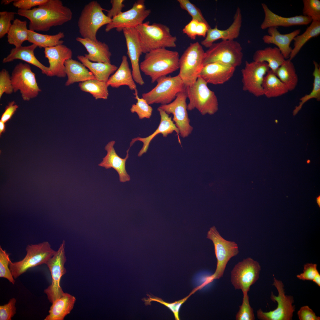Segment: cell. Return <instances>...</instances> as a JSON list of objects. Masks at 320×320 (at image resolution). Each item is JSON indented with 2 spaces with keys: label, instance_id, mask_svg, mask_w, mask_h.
<instances>
[{
  "label": "cell",
  "instance_id": "cell-1",
  "mask_svg": "<svg viewBox=\"0 0 320 320\" xmlns=\"http://www.w3.org/2000/svg\"><path fill=\"white\" fill-rule=\"evenodd\" d=\"M17 14L29 20V30L46 31L53 26L63 25L72 19V12L60 0H48L36 7L24 10L18 9Z\"/></svg>",
  "mask_w": 320,
  "mask_h": 320
},
{
  "label": "cell",
  "instance_id": "cell-2",
  "mask_svg": "<svg viewBox=\"0 0 320 320\" xmlns=\"http://www.w3.org/2000/svg\"><path fill=\"white\" fill-rule=\"evenodd\" d=\"M179 59L177 51L166 48L153 50L145 54L140 64V70L154 83L159 78L179 69Z\"/></svg>",
  "mask_w": 320,
  "mask_h": 320
},
{
  "label": "cell",
  "instance_id": "cell-3",
  "mask_svg": "<svg viewBox=\"0 0 320 320\" xmlns=\"http://www.w3.org/2000/svg\"><path fill=\"white\" fill-rule=\"evenodd\" d=\"M140 41L143 53L160 48H175L177 38L171 33L169 28L161 23L150 24L149 21L136 28Z\"/></svg>",
  "mask_w": 320,
  "mask_h": 320
},
{
  "label": "cell",
  "instance_id": "cell-4",
  "mask_svg": "<svg viewBox=\"0 0 320 320\" xmlns=\"http://www.w3.org/2000/svg\"><path fill=\"white\" fill-rule=\"evenodd\" d=\"M207 84L199 77L192 86L186 87L185 92L189 100L188 111L197 109L203 115H212L218 110L217 97L208 87Z\"/></svg>",
  "mask_w": 320,
  "mask_h": 320
},
{
  "label": "cell",
  "instance_id": "cell-5",
  "mask_svg": "<svg viewBox=\"0 0 320 320\" xmlns=\"http://www.w3.org/2000/svg\"><path fill=\"white\" fill-rule=\"evenodd\" d=\"M205 52L198 42L191 43L179 59L178 74L186 87L193 85L204 66Z\"/></svg>",
  "mask_w": 320,
  "mask_h": 320
},
{
  "label": "cell",
  "instance_id": "cell-6",
  "mask_svg": "<svg viewBox=\"0 0 320 320\" xmlns=\"http://www.w3.org/2000/svg\"><path fill=\"white\" fill-rule=\"evenodd\" d=\"M105 10L96 1H92L83 9L78 21L79 32L81 37L97 40V34L102 26L111 21L103 12Z\"/></svg>",
  "mask_w": 320,
  "mask_h": 320
},
{
  "label": "cell",
  "instance_id": "cell-7",
  "mask_svg": "<svg viewBox=\"0 0 320 320\" xmlns=\"http://www.w3.org/2000/svg\"><path fill=\"white\" fill-rule=\"evenodd\" d=\"M26 254L22 260L14 262L10 260L9 268L15 279L25 272L30 268L46 264L54 255L55 251L47 241L38 244L28 245Z\"/></svg>",
  "mask_w": 320,
  "mask_h": 320
},
{
  "label": "cell",
  "instance_id": "cell-8",
  "mask_svg": "<svg viewBox=\"0 0 320 320\" xmlns=\"http://www.w3.org/2000/svg\"><path fill=\"white\" fill-rule=\"evenodd\" d=\"M156 81L157 84L154 88L142 94V97L149 105L168 104L175 99L178 93L185 91L186 87L178 75L163 76Z\"/></svg>",
  "mask_w": 320,
  "mask_h": 320
},
{
  "label": "cell",
  "instance_id": "cell-9",
  "mask_svg": "<svg viewBox=\"0 0 320 320\" xmlns=\"http://www.w3.org/2000/svg\"><path fill=\"white\" fill-rule=\"evenodd\" d=\"M208 48L205 52L204 65L218 62L236 68L242 63V48L240 44L235 40H222L214 43Z\"/></svg>",
  "mask_w": 320,
  "mask_h": 320
},
{
  "label": "cell",
  "instance_id": "cell-10",
  "mask_svg": "<svg viewBox=\"0 0 320 320\" xmlns=\"http://www.w3.org/2000/svg\"><path fill=\"white\" fill-rule=\"evenodd\" d=\"M207 238L212 241L213 243L217 263L215 273L207 279L206 284L221 277L229 260L239 252L237 244L224 239L215 226L210 228L207 233Z\"/></svg>",
  "mask_w": 320,
  "mask_h": 320
},
{
  "label": "cell",
  "instance_id": "cell-11",
  "mask_svg": "<svg viewBox=\"0 0 320 320\" xmlns=\"http://www.w3.org/2000/svg\"><path fill=\"white\" fill-rule=\"evenodd\" d=\"M273 285L276 289L278 295H275L272 292L271 295V300L277 302V306L276 309L268 312H263L259 309L257 312L258 319L261 320H291L295 310L293 297L285 295L284 285L283 282L273 277Z\"/></svg>",
  "mask_w": 320,
  "mask_h": 320
},
{
  "label": "cell",
  "instance_id": "cell-12",
  "mask_svg": "<svg viewBox=\"0 0 320 320\" xmlns=\"http://www.w3.org/2000/svg\"><path fill=\"white\" fill-rule=\"evenodd\" d=\"M11 79L14 92L19 91L23 99L28 101L37 96L41 90L30 66L20 62L14 68Z\"/></svg>",
  "mask_w": 320,
  "mask_h": 320
},
{
  "label": "cell",
  "instance_id": "cell-13",
  "mask_svg": "<svg viewBox=\"0 0 320 320\" xmlns=\"http://www.w3.org/2000/svg\"><path fill=\"white\" fill-rule=\"evenodd\" d=\"M65 245V241H63L58 250L46 264L50 272L52 280L51 284L44 290V292L51 303L65 293L61 287L60 281L62 276L66 272L64 267L66 260Z\"/></svg>",
  "mask_w": 320,
  "mask_h": 320
},
{
  "label": "cell",
  "instance_id": "cell-14",
  "mask_svg": "<svg viewBox=\"0 0 320 320\" xmlns=\"http://www.w3.org/2000/svg\"><path fill=\"white\" fill-rule=\"evenodd\" d=\"M261 267L259 263L251 257L236 264L231 272V281L236 289L248 293L250 287L259 278Z\"/></svg>",
  "mask_w": 320,
  "mask_h": 320
},
{
  "label": "cell",
  "instance_id": "cell-15",
  "mask_svg": "<svg viewBox=\"0 0 320 320\" xmlns=\"http://www.w3.org/2000/svg\"><path fill=\"white\" fill-rule=\"evenodd\" d=\"M151 12L150 9L146 8L145 0H137L130 9L112 18L111 22L106 25L105 31L108 32L116 28L120 32L126 28H136L143 23Z\"/></svg>",
  "mask_w": 320,
  "mask_h": 320
},
{
  "label": "cell",
  "instance_id": "cell-16",
  "mask_svg": "<svg viewBox=\"0 0 320 320\" xmlns=\"http://www.w3.org/2000/svg\"><path fill=\"white\" fill-rule=\"evenodd\" d=\"M187 98L185 91L182 92L177 94L172 102L159 107L168 115L172 114V120L179 131V135L183 138L188 137L193 129L188 114Z\"/></svg>",
  "mask_w": 320,
  "mask_h": 320
},
{
  "label": "cell",
  "instance_id": "cell-17",
  "mask_svg": "<svg viewBox=\"0 0 320 320\" xmlns=\"http://www.w3.org/2000/svg\"><path fill=\"white\" fill-rule=\"evenodd\" d=\"M270 70L265 62L246 61L245 66L241 70L243 90L256 97L263 95V82Z\"/></svg>",
  "mask_w": 320,
  "mask_h": 320
},
{
  "label": "cell",
  "instance_id": "cell-18",
  "mask_svg": "<svg viewBox=\"0 0 320 320\" xmlns=\"http://www.w3.org/2000/svg\"><path fill=\"white\" fill-rule=\"evenodd\" d=\"M125 38L127 54L130 60L132 75L135 82L141 86L145 82L141 74L139 60L143 52L139 36L136 28H126L123 31Z\"/></svg>",
  "mask_w": 320,
  "mask_h": 320
},
{
  "label": "cell",
  "instance_id": "cell-19",
  "mask_svg": "<svg viewBox=\"0 0 320 320\" xmlns=\"http://www.w3.org/2000/svg\"><path fill=\"white\" fill-rule=\"evenodd\" d=\"M44 52L49 64L48 76L65 77L66 75L65 63L66 60L72 59L73 53L71 50L62 44L45 48Z\"/></svg>",
  "mask_w": 320,
  "mask_h": 320
},
{
  "label": "cell",
  "instance_id": "cell-20",
  "mask_svg": "<svg viewBox=\"0 0 320 320\" xmlns=\"http://www.w3.org/2000/svg\"><path fill=\"white\" fill-rule=\"evenodd\" d=\"M242 19L241 9L238 7L233 21L230 26L225 30L218 29L217 25L214 28H210L208 30L204 39L201 41V45L209 48L215 41L220 39L222 40H234L240 34Z\"/></svg>",
  "mask_w": 320,
  "mask_h": 320
},
{
  "label": "cell",
  "instance_id": "cell-21",
  "mask_svg": "<svg viewBox=\"0 0 320 320\" xmlns=\"http://www.w3.org/2000/svg\"><path fill=\"white\" fill-rule=\"evenodd\" d=\"M157 111L160 116V121L157 129L148 136L145 137H137L134 138L132 139L130 143L129 148L137 141H140L143 143V147L138 154L139 157L141 156L147 152L151 141L158 134H161L164 137H166L169 135L175 132L178 137L179 140H180L179 131L173 121L172 117L159 107Z\"/></svg>",
  "mask_w": 320,
  "mask_h": 320
},
{
  "label": "cell",
  "instance_id": "cell-22",
  "mask_svg": "<svg viewBox=\"0 0 320 320\" xmlns=\"http://www.w3.org/2000/svg\"><path fill=\"white\" fill-rule=\"evenodd\" d=\"M236 68L227 64L216 62L204 65L199 76L207 84H223L233 76Z\"/></svg>",
  "mask_w": 320,
  "mask_h": 320
},
{
  "label": "cell",
  "instance_id": "cell-23",
  "mask_svg": "<svg viewBox=\"0 0 320 320\" xmlns=\"http://www.w3.org/2000/svg\"><path fill=\"white\" fill-rule=\"evenodd\" d=\"M261 5L265 14L264 19L260 25L263 30L271 27L306 25L312 21L310 18L303 15L290 17H282L273 12L265 4L262 3Z\"/></svg>",
  "mask_w": 320,
  "mask_h": 320
},
{
  "label": "cell",
  "instance_id": "cell-24",
  "mask_svg": "<svg viewBox=\"0 0 320 320\" xmlns=\"http://www.w3.org/2000/svg\"><path fill=\"white\" fill-rule=\"evenodd\" d=\"M115 141L112 140L109 142L105 147L107 151L106 155L103 159V161L98 164L99 166L106 169L113 168L118 173L120 182L122 183L129 181L130 176L126 169V163L129 157V148L127 151V155L124 158H122L116 153L114 146Z\"/></svg>",
  "mask_w": 320,
  "mask_h": 320
},
{
  "label": "cell",
  "instance_id": "cell-25",
  "mask_svg": "<svg viewBox=\"0 0 320 320\" xmlns=\"http://www.w3.org/2000/svg\"><path fill=\"white\" fill-rule=\"evenodd\" d=\"M268 34L264 35L262 40L267 44H274L277 46L285 60L289 59L292 50L290 46L294 38L299 35L300 29H297L288 33L282 34L278 31L276 27L268 28Z\"/></svg>",
  "mask_w": 320,
  "mask_h": 320
},
{
  "label": "cell",
  "instance_id": "cell-26",
  "mask_svg": "<svg viewBox=\"0 0 320 320\" xmlns=\"http://www.w3.org/2000/svg\"><path fill=\"white\" fill-rule=\"evenodd\" d=\"M76 39L87 50L88 54H85L84 56L89 60L94 62L111 63V53L108 46L105 43L81 37H77Z\"/></svg>",
  "mask_w": 320,
  "mask_h": 320
},
{
  "label": "cell",
  "instance_id": "cell-27",
  "mask_svg": "<svg viewBox=\"0 0 320 320\" xmlns=\"http://www.w3.org/2000/svg\"><path fill=\"white\" fill-rule=\"evenodd\" d=\"M37 47L32 44L28 46H21L13 48L11 49L9 54L2 60L4 63L19 59L31 64L39 68L41 72L48 76L49 68L42 64L37 59L34 55V51Z\"/></svg>",
  "mask_w": 320,
  "mask_h": 320
},
{
  "label": "cell",
  "instance_id": "cell-28",
  "mask_svg": "<svg viewBox=\"0 0 320 320\" xmlns=\"http://www.w3.org/2000/svg\"><path fill=\"white\" fill-rule=\"evenodd\" d=\"M107 82L109 86L113 88H118L123 85H126L130 90L134 91L135 92L138 91L127 56H122L119 67L110 76Z\"/></svg>",
  "mask_w": 320,
  "mask_h": 320
},
{
  "label": "cell",
  "instance_id": "cell-29",
  "mask_svg": "<svg viewBox=\"0 0 320 320\" xmlns=\"http://www.w3.org/2000/svg\"><path fill=\"white\" fill-rule=\"evenodd\" d=\"M65 71L68 79L65 83L68 86L74 83L96 79L92 73L82 63L71 59L65 63Z\"/></svg>",
  "mask_w": 320,
  "mask_h": 320
},
{
  "label": "cell",
  "instance_id": "cell-30",
  "mask_svg": "<svg viewBox=\"0 0 320 320\" xmlns=\"http://www.w3.org/2000/svg\"><path fill=\"white\" fill-rule=\"evenodd\" d=\"M76 301L74 296L64 293L62 296L52 303L49 311V314L44 320H63L73 309Z\"/></svg>",
  "mask_w": 320,
  "mask_h": 320
},
{
  "label": "cell",
  "instance_id": "cell-31",
  "mask_svg": "<svg viewBox=\"0 0 320 320\" xmlns=\"http://www.w3.org/2000/svg\"><path fill=\"white\" fill-rule=\"evenodd\" d=\"M253 61L264 62L274 73L285 59L277 47H267L256 51L253 55Z\"/></svg>",
  "mask_w": 320,
  "mask_h": 320
},
{
  "label": "cell",
  "instance_id": "cell-32",
  "mask_svg": "<svg viewBox=\"0 0 320 320\" xmlns=\"http://www.w3.org/2000/svg\"><path fill=\"white\" fill-rule=\"evenodd\" d=\"M77 57L92 73L96 79L100 81L107 82L110 76L118 69L116 65L111 63L92 62L84 56L78 55Z\"/></svg>",
  "mask_w": 320,
  "mask_h": 320
},
{
  "label": "cell",
  "instance_id": "cell-33",
  "mask_svg": "<svg viewBox=\"0 0 320 320\" xmlns=\"http://www.w3.org/2000/svg\"><path fill=\"white\" fill-rule=\"evenodd\" d=\"M262 87L263 95L268 98L278 97L289 91L285 85L271 70L264 77Z\"/></svg>",
  "mask_w": 320,
  "mask_h": 320
},
{
  "label": "cell",
  "instance_id": "cell-34",
  "mask_svg": "<svg viewBox=\"0 0 320 320\" xmlns=\"http://www.w3.org/2000/svg\"><path fill=\"white\" fill-rule=\"evenodd\" d=\"M275 74L289 91L295 89L298 82V77L294 65L289 59L285 60Z\"/></svg>",
  "mask_w": 320,
  "mask_h": 320
},
{
  "label": "cell",
  "instance_id": "cell-35",
  "mask_svg": "<svg viewBox=\"0 0 320 320\" xmlns=\"http://www.w3.org/2000/svg\"><path fill=\"white\" fill-rule=\"evenodd\" d=\"M28 41L36 45L40 48H44L63 44L64 41L61 39L65 37L63 32H60L52 35L39 33L28 29Z\"/></svg>",
  "mask_w": 320,
  "mask_h": 320
},
{
  "label": "cell",
  "instance_id": "cell-36",
  "mask_svg": "<svg viewBox=\"0 0 320 320\" xmlns=\"http://www.w3.org/2000/svg\"><path fill=\"white\" fill-rule=\"evenodd\" d=\"M28 30L26 21L15 19L7 34L8 42L16 47L21 46L23 42L28 41Z\"/></svg>",
  "mask_w": 320,
  "mask_h": 320
},
{
  "label": "cell",
  "instance_id": "cell-37",
  "mask_svg": "<svg viewBox=\"0 0 320 320\" xmlns=\"http://www.w3.org/2000/svg\"><path fill=\"white\" fill-rule=\"evenodd\" d=\"M320 34V21H312L302 34L297 35L294 38V47L289 59L292 60L308 41L313 38L317 37Z\"/></svg>",
  "mask_w": 320,
  "mask_h": 320
},
{
  "label": "cell",
  "instance_id": "cell-38",
  "mask_svg": "<svg viewBox=\"0 0 320 320\" xmlns=\"http://www.w3.org/2000/svg\"><path fill=\"white\" fill-rule=\"evenodd\" d=\"M79 86L82 91L90 93L96 100H106L109 96V85L107 82L91 79L80 82Z\"/></svg>",
  "mask_w": 320,
  "mask_h": 320
},
{
  "label": "cell",
  "instance_id": "cell-39",
  "mask_svg": "<svg viewBox=\"0 0 320 320\" xmlns=\"http://www.w3.org/2000/svg\"><path fill=\"white\" fill-rule=\"evenodd\" d=\"M314 70L313 73L314 77L313 87L312 90L308 94H306L300 99L301 101L298 106H296L294 110L293 114L295 116L300 110L304 103L308 100L316 99L317 101L320 100V67L318 63L315 61H313Z\"/></svg>",
  "mask_w": 320,
  "mask_h": 320
},
{
  "label": "cell",
  "instance_id": "cell-40",
  "mask_svg": "<svg viewBox=\"0 0 320 320\" xmlns=\"http://www.w3.org/2000/svg\"><path fill=\"white\" fill-rule=\"evenodd\" d=\"M203 287L202 285L198 286L194 288L190 293L189 294L184 298L172 303H168L163 301L161 298L153 295H151L147 294V295L148 298H144L142 300L145 302L146 305H150L151 302L153 301H156L161 304L168 308L173 313L175 319L180 320L179 316V310L183 304L189 297L199 289H201Z\"/></svg>",
  "mask_w": 320,
  "mask_h": 320
},
{
  "label": "cell",
  "instance_id": "cell-41",
  "mask_svg": "<svg viewBox=\"0 0 320 320\" xmlns=\"http://www.w3.org/2000/svg\"><path fill=\"white\" fill-rule=\"evenodd\" d=\"M211 28L209 24L192 19L182 30L183 33L192 40L197 36L205 37L208 30Z\"/></svg>",
  "mask_w": 320,
  "mask_h": 320
},
{
  "label": "cell",
  "instance_id": "cell-42",
  "mask_svg": "<svg viewBox=\"0 0 320 320\" xmlns=\"http://www.w3.org/2000/svg\"><path fill=\"white\" fill-rule=\"evenodd\" d=\"M135 98L137 100L135 104H133L130 109L132 113H136L140 119L144 118L149 119L151 117L153 112L152 108L148 103L146 100L143 98H140L138 94V91L134 93Z\"/></svg>",
  "mask_w": 320,
  "mask_h": 320
},
{
  "label": "cell",
  "instance_id": "cell-43",
  "mask_svg": "<svg viewBox=\"0 0 320 320\" xmlns=\"http://www.w3.org/2000/svg\"><path fill=\"white\" fill-rule=\"evenodd\" d=\"M303 15L310 18L312 21H320V1L303 0Z\"/></svg>",
  "mask_w": 320,
  "mask_h": 320
},
{
  "label": "cell",
  "instance_id": "cell-44",
  "mask_svg": "<svg viewBox=\"0 0 320 320\" xmlns=\"http://www.w3.org/2000/svg\"><path fill=\"white\" fill-rule=\"evenodd\" d=\"M9 255L5 250L0 247V277L7 279L12 284L15 283L13 277L9 268L10 260Z\"/></svg>",
  "mask_w": 320,
  "mask_h": 320
},
{
  "label": "cell",
  "instance_id": "cell-45",
  "mask_svg": "<svg viewBox=\"0 0 320 320\" xmlns=\"http://www.w3.org/2000/svg\"><path fill=\"white\" fill-rule=\"evenodd\" d=\"M242 303L236 316V320H254L255 318L247 293L243 294Z\"/></svg>",
  "mask_w": 320,
  "mask_h": 320
},
{
  "label": "cell",
  "instance_id": "cell-46",
  "mask_svg": "<svg viewBox=\"0 0 320 320\" xmlns=\"http://www.w3.org/2000/svg\"><path fill=\"white\" fill-rule=\"evenodd\" d=\"M180 6L186 11L192 17V19L209 24L205 19L200 9L188 0H177Z\"/></svg>",
  "mask_w": 320,
  "mask_h": 320
},
{
  "label": "cell",
  "instance_id": "cell-47",
  "mask_svg": "<svg viewBox=\"0 0 320 320\" xmlns=\"http://www.w3.org/2000/svg\"><path fill=\"white\" fill-rule=\"evenodd\" d=\"M16 13L6 11L0 12V38L7 34L14 21Z\"/></svg>",
  "mask_w": 320,
  "mask_h": 320
},
{
  "label": "cell",
  "instance_id": "cell-48",
  "mask_svg": "<svg viewBox=\"0 0 320 320\" xmlns=\"http://www.w3.org/2000/svg\"><path fill=\"white\" fill-rule=\"evenodd\" d=\"M13 92L11 76L7 71L3 69L0 72V98L4 93L9 95Z\"/></svg>",
  "mask_w": 320,
  "mask_h": 320
},
{
  "label": "cell",
  "instance_id": "cell-49",
  "mask_svg": "<svg viewBox=\"0 0 320 320\" xmlns=\"http://www.w3.org/2000/svg\"><path fill=\"white\" fill-rule=\"evenodd\" d=\"M15 298L11 299L7 303L0 306V320H11L16 313Z\"/></svg>",
  "mask_w": 320,
  "mask_h": 320
},
{
  "label": "cell",
  "instance_id": "cell-50",
  "mask_svg": "<svg viewBox=\"0 0 320 320\" xmlns=\"http://www.w3.org/2000/svg\"><path fill=\"white\" fill-rule=\"evenodd\" d=\"M319 273L316 264L307 263L304 265L303 272L297 275L296 277L299 279L303 281H312Z\"/></svg>",
  "mask_w": 320,
  "mask_h": 320
},
{
  "label": "cell",
  "instance_id": "cell-51",
  "mask_svg": "<svg viewBox=\"0 0 320 320\" xmlns=\"http://www.w3.org/2000/svg\"><path fill=\"white\" fill-rule=\"evenodd\" d=\"M48 0H15L13 5L16 7L24 10H30L33 7L38 6L47 1Z\"/></svg>",
  "mask_w": 320,
  "mask_h": 320
},
{
  "label": "cell",
  "instance_id": "cell-52",
  "mask_svg": "<svg viewBox=\"0 0 320 320\" xmlns=\"http://www.w3.org/2000/svg\"><path fill=\"white\" fill-rule=\"evenodd\" d=\"M300 320H320V317L317 316L313 311L308 306L301 307L297 312Z\"/></svg>",
  "mask_w": 320,
  "mask_h": 320
},
{
  "label": "cell",
  "instance_id": "cell-53",
  "mask_svg": "<svg viewBox=\"0 0 320 320\" xmlns=\"http://www.w3.org/2000/svg\"><path fill=\"white\" fill-rule=\"evenodd\" d=\"M124 1V0H111L112 7L109 10H106L107 12V16L112 19L122 12V9L125 6Z\"/></svg>",
  "mask_w": 320,
  "mask_h": 320
},
{
  "label": "cell",
  "instance_id": "cell-54",
  "mask_svg": "<svg viewBox=\"0 0 320 320\" xmlns=\"http://www.w3.org/2000/svg\"><path fill=\"white\" fill-rule=\"evenodd\" d=\"M18 108V106L16 104L15 101L10 102L6 106L0 121L4 123L7 122L11 119Z\"/></svg>",
  "mask_w": 320,
  "mask_h": 320
},
{
  "label": "cell",
  "instance_id": "cell-55",
  "mask_svg": "<svg viewBox=\"0 0 320 320\" xmlns=\"http://www.w3.org/2000/svg\"><path fill=\"white\" fill-rule=\"evenodd\" d=\"M312 281L318 286H320V274L319 273L315 276Z\"/></svg>",
  "mask_w": 320,
  "mask_h": 320
},
{
  "label": "cell",
  "instance_id": "cell-56",
  "mask_svg": "<svg viewBox=\"0 0 320 320\" xmlns=\"http://www.w3.org/2000/svg\"><path fill=\"white\" fill-rule=\"evenodd\" d=\"M5 123L0 121V136L2 133L5 132L6 130V125Z\"/></svg>",
  "mask_w": 320,
  "mask_h": 320
},
{
  "label": "cell",
  "instance_id": "cell-57",
  "mask_svg": "<svg viewBox=\"0 0 320 320\" xmlns=\"http://www.w3.org/2000/svg\"><path fill=\"white\" fill-rule=\"evenodd\" d=\"M14 0H3L1 1V4L4 5L8 4L12 2H13Z\"/></svg>",
  "mask_w": 320,
  "mask_h": 320
},
{
  "label": "cell",
  "instance_id": "cell-58",
  "mask_svg": "<svg viewBox=\"0 0 320 320\" xmlns=\"http://www.w3.org/2000/svg\"><path fill=\"white\" fill-rule=\"evenodd\" d=\"M316 200L318 206L320 207V196H319L318 197L316 198Z\"/></svg>",
  "mask_w": 320,
  "mask_h": 320
},
{
  "label": "cell",
  "instance_id": "cell-59",
  "mask_svg": "<svg viewBox=\"0 0 320 320\" xmlns=\"http://www.w3.org/2000/svg\"><path fill=\"white\" fill-rule=\"evenodd\" d=\"M310 161L309 160H308V161H307V163H310Z\"/></svg>",
  "mask_w": 320,
  "mask_h": 320
}]
</instances>
